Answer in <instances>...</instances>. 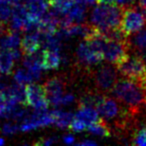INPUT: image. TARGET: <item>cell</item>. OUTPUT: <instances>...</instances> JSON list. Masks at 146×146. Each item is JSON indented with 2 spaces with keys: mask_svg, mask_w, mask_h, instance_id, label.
I'll return each instance as SVG.
<instances>
[{
  "mask_svg": "<svg viewBox=\"0 0 146 146\" xmlns=\"http://www.w3.org/2000/svg\"><path fill=\"white\" fill-rule=\"evenodd\" d=\"M111 94L134 114L139 113L146 106V85L129 78L117 80Z\"/></svg>",
  "mask_w": 146,
  "mask_h": 146,
  "instance_id": "obj_1",
  "label": "cell"
},
{
  "mask_svg": "<svg viewBox=\"0 0 146 146\" xmlns=\"http://www.w3.org/2000/svg\"><path fill=\"white\" fill-rule=\"evenodd\" d=\"M123 7L114 4L99 3L92 10L90 23L99 31L120 27Z\"/></svg>",
  "mask_w": 146,
  "mask_h": 146,
  "instance_id": "obj_2",
  "label": "cell"
},
{
  "mask_svg": "<svg viewBox=\"0 0 146 146\" xmlns=\"http://www.w3.org/2000/svg\"><path fill=\"white\" fill-rule=\"evenodd\" d=\"M118 72L125 78L146 85V61L140 55H127L115 65Z\"/></svg>",
  "mask_w": 146,
  "mask_h": 146,
  "instance_id": "obj_3",
  "label": "cell"
},
{
  "mask_svg": "<svg viewBox=\"0 0 146 146\" xmlns=\"http://www.w3.org/2000/svg\"><path fill=\"white\" fill-rule=\"evenodd\" d=\"M146 26V15L144 10L138 6L123 7L120 28L127 36L138 32Z\"/></svg>",
  "mask_w": 146,
  "mask_h": 146,
  "instance_id": "obj_4",
  "label": "cell"
},
{
  "mask_svg": "<svg viewBox=\"0 0 146 146\" xmlns=\"http://www.w3.org/2000/svg\"><path fill=\"white\" fill-rule=\"evenodd\" d=\"M118 70L114 64H103L92 72V79L98 92H111L118 80Z\"/></svg>",
  "mask_w": 146,
  "mask_h": 146,
  "instance_id": "obj_5",
  "label": "cell"
},
{
  "mask_svg": "<svg viewBox=\"0 0 146 146\" xmlns=\"http://www.w3.org/2000/svg\"><path fill=\"white\" fill-rule=\"evenodd\" d=\"M76 59L78 64L84 68L97 65L104 60L102 51L86 39L78 45L76 50Z\"/></svg>",
  "mask_w": 146,
  "mask_h": 146,
  "instance_id": "obj_6",
  "label": "cell"
},
{
  "mask_svg": "<svg viewBox=\"0 0 146 146\" xmlns=\"http://www.w3.org/2000/svg\"><path fill=\"white\" fill-rule=\"evenodd\" d=\"M21 122V125H19L20 131L27 132L54 124V117L52 112L47 109H34L33 113L28 115Z\"/></svg>",
  "mask_w": 146,
  "mask_h": 146,
  "instance_id": "obj_7",
  "label": "cell"
},
{
  "mask_svg": "<svg viewBox=\"0 0 146 146\" xmlns=\"http://www.w3.org/2000/svg\"><path fill=\"white\" fill-rule=\"evenodd\" d=\"M130 46L129 43L122 42V41H115L106 39L103 45V59L108 63L116 65L122 59H124L128 55V50Z\"/></svg>",
  "mask_w": 146,
  "mask_h": 146,
  "instance_id": "obj_8",
  "label": "cell"
},
{
  "mask_svg": "<svg viewBox=\"0 0 146 146\" xmlns=\"http://www.w3.org/2000/svg\"><path fill=\"white\" fill-rule=\"evenodd\" d=\"M48 103L54 107L60 106V100L66 89V80L60 76H54L47 79L43 84Z\"/></svg>",
  "mask_w": 146,
  "mask_h": 146,
  "instance_id": "obj_9",
  "label": "cell"
},
{
  "mask_svg": "<svg viewBox=\"0 0 146 146\" xmlns=\"http://www.w3.org/2000/svg\"><path fill=\"white\" fill-rule=\"evenodd\" d=\"M26 105L34 109H47L48 100L42 85L29 83L25 85Z\"/></svg>",
  "mask_w": 146,
  "mask_h": 146,
  "instance_id": "obj_10",
  "label": "cell"
},
{
  "mask_svg": "<svg viewBox=\"0 0 146 146\" xmlns=\"http://www.w3.org/2000/svg\"><path fill=\"white\" fill-rule=\"evenodd\" d=\"M20 56L21 51L19 48L0 51V73L9 75L13 70L15 61L19 60Z\"/></svg>",
  "mask_w": 146,
  "mask_h": 146,
  "instance_id": "obj_11",
  "label": "cell"
},
{
  "mask_svg": "<svg viewBox=\"0 0 146 146\" xmlns=\"http://www.w3.org/2000/svg\"><path fill=\"white\" fill-rule=\"evenodd\" d=\"M29 13L25 5L18 4L12 6V12L10 16V29L15 31H23L25 24L29 19Z\"/></svg>",
  "mask_w": 146,
  "mask_h": 146,
  "instance_id": "obj_12",
  "label": "cell"
},
{
  "mask_svg": "<svg viewBox=\"0 0 146 146\" xmlns=\"http://www.w3.org/2000/svg\"><path fill=\"white\" fill-rule=\"evenodd\" d=\"M41 46H42V42H41V37L39 32L27 33L21 39L20 50L25 56L34 54L35 52L39 51Z\"/></svg>",
  "mask_w": 146,
  "mask_h": 146,
  "instance_id": "obj_13",
  "label": "cell"
},
{
  "mask_svg": "<svg viewBox=\"0 0 146 146\" xmlns=\"http://www.w3.org/2000/svg\"><path fill=\"white\" fill-rule=\"evenodd\" d=\"M63 61L60 50H52V49L43 48L41 51V62H42L43 70H54L59 68Z\"/></svg>",
  "mask_w": 146,
  "mask_h": 146,
  "instance_id": "obj_14",
  "label": "cell"
},
{
  "mask_svg": "<svg viewBox=\"0 0 146 146\" xmlns=\"http://www.w3.org/2000/svg\"><path fill=\"white\" fill-rule=\"evenodd\" d=\"M21 38L18 31L9 28L6 33L0 36V50H12L20 48Z\"/></svg>",
  "mask_w": 146,
  "mask_h": 146,
  "instance_id": "obj_15",
  "label": "cell"
},
{
  "mask_svg": "<svg viewBox=\"0 0 146 146\" xmlns=\"http://www.w3.org/2000/svg\"><path fill=\"white\" fill-rule=\"evenodd\" d=\"M23 4L26 7L29 16L35 19H39L48 10L47 0H24Z\"/></svg>",
  "mask_w": 146,
  "mask_h": 146,
  "instance_id": "obj_16",
  "label": "cell"
},
{
  "mask_svg": "<svg viewBox=\"0 0 146 146\" xmlns=\"http://www.w3.org/2000/svg\"><path fill=\"white\" fill-rule=\"evenodd\" d=\"M104 95L98 91H87L82 94L78 100V107H91L97 109L98 105L102 101Z\"/></svg>",
  "mask_w": 146,
  "mask_h": 146,
  "instance_id": "obj_17",
  "label": "cell"
},
{
  "mask_svg": "<svg viewBox=\"0 0 146 146\" xmlns=\"http://www.w3.org/2000/svg\"><path fill=\"white\" fill-rule=\"evenodd\" d=\"M128 43L130 47L146 57V26L140 31L132 34V38H128Z\"/></svg>",
  "mask_w": 146,
  "mask_h": 146,
  "instance_id": "obj_18",
  "label": "cell"
},
{
  "mask_svg": "<svg viewBox=\"0 0 146 146\" xmlns=\"http://www.w3.org/2000/svg\"><path fill=\"white\" fill-rule=\"evenodd\" d=\"M74 117L79 119L80 121H82L83 123H85L88 127L90 124L94 123V122H96L97 120H99L100 116L95 108L78 107L77 112L74 114Z\"/></svg>",
  "mask_w": 146,
  "mask_h": 146,
  "instance_id": "obj_19",
  "label": "cell"
},
{
  "mask_svg": "<svg viewBox=\"0 0 146 146\" xmlns=\"http://www.w3.org/2000/svg\"><path fill=\"white\" fill-rule=\"evenodd\" d=\"M53 117H54V124L57 127L61 129H66L69 128L70 123L73 119V114L68 111H63V110L55 109L52 110Z\"/></svg>",
  "mask_w": 146,
  "mask_h": 146,
  "instance_id": "obj_20",
  "label": "cell"
},
{
  "mask_svg": "<svg viewBox=\"0 0 146 146\" xmlns=\"http://www.w3.org/2000/svg\"><path fill=\"white\" fill-rule=\"evenodd\" d=\"M86 130H88L90 133L94 134V135L101 136V137H107V136L111 135L110 126L108 125L107 122H105L101 118H99V120H97L94 123L90 124Z\"/></svg>",
  "mask_w": 146,
  "mask_h": 146,
  "instance_id": "obj_21",
  "label": "cell"
},
{
  "mask_svg": "<svg viewBox=\"0 0 146 146\" xmlns=\"http://www.w3.org/2000/svg\"><path fill=\"white\" fill-rule=\"evenodd\" d=\"M13 79L16 83L21 85H26V84L32 83L33 80L32 75L30 74L26 68H19L13 73Z\"/></svg>",
  "mask_w": 146,
  "mask_h": 146,
  "instance_id": "obj_22",
  "label": "cell"
},
{
  "mask_svg": "<svg viewBox=\"0 0 146 146\" xmlns=\"http://www.w3.org/2000/svg\"><path fill=\"white\" fill-rule=\"evenodd\" d=\"M12 6L8 0H0V21L7 22L10 19Z\"/></svg>",
  "mask_w": 146,
  "mask_h": 146,
  "instance_id": "obj_23",
  "label": "cell"
},
{
  "mask_svg": "<svg viewBox=\"0 0 146 146\" xmlns=\"http://www.w3.org/2000/svg\"><path fill=\"white\" fill-rule=\"evenodd\" d=\"M132 143L139 146H146V126H142L134 131Z\"/></svg>",
  "mask_w": 146,
  "mask_h": 146,
  "instance_id": "obj_24",
  "label": "cell"
},
{
  "mask_svg": "<svg viewBox=\"0 0 146 146\" xmlns=\"http://www.w3.org/2000/svg\"><path fill=\"white\" fill-rule=\"evenodd\" d=\"M20 131L19 129V125H17L14 122H6L2 125L1 128V132L4 135H12V134L16 133V132Z\"/></svg>",
  "mask_w": 146,
  "mask_h": 146,
  "instance_id": "obj_25",
  "label": "cell"
},
{
  "mask_svg": "<svg viewBox=\"0 0 146 146\" xmlns=\"http://www.w3.org/2000/svg\"><path fill=\"white\" fill-rule=\"evenodd\" d=\"M58 139L57 137H42L39 140L34 142V145H39V146H48V145H52V144L57 143Z\"/></svg>",
  "mask_w": 146,
  "mask_h": 146,
  "instance_id": "obj_26",
  "label": "cell"
},
{
  "mask_svg": "<svg viewBox=\"0 0 146 146\" xmlns=\"http://www.w3.org/2000/svg\"><path fill=\"white\" fill-rule=\"evenodd\" d=\"M75 100V97L74 95L71 93H66V94H63V96L61 97V100H60V105L61 106H66V105H69L71 104L73 101Z\"/></svg>",
  "mask_w": 146,
  "mask_h": 146,
  "instance_id": "obj_27",
  "label": "cell"
},
{
  "mask_svg": "<svg viewBox=\"0 0 146 146\" xmlns=\"http://www.w3.org/2000/svg\"><path fill=\"white\" fill-rule=\"evenodd\" d=\"M62 140L65 144H67V145H71V144L75 143V138H74L73 135H71V134H66V135H64L62 138Z\"/></svg>",
  "mask_w": 146,
  "mask_h": 146,
  "instance_id": "obj_28",
  "label": "cell"
},
{
  "mask_svg": "<svg viewBox=\"0 0 146 146\" xmlns=\"http://www.w3.org/2000/svg\"><path fill=\"white\" fill-rule=\"evenodd\" d=\"M76 145H78V146H96L97 145V142L94 141V140L86 139V140H82V141L76 143Z\"/></svg>",
  "mask_w": 146,
  "mask_h": 146,
  "instance_id": "obj_29",
  "label": "cell"
},
{
  "mask_svg": "<svg viewBox=\"0 0 146 146\" xmlns=\"http://www.w3.org/2000/svg\"><path fill=\"white\" fill-rule=\"evenodd\" d=\"M74 2L76 3H79V4H82L84 6H91L93 5L94 3L96 2V0H74Z\"/></svg>",
  "mask_w": 146,
  "mask_h": 146,
  "instance_id": "obj_30",
  "label": "cell"
},
{
  "mask_svg": "<svg viewBox=\"0 0 146 146\" xmlns=\"http://www.w3.org/2000/svg\"><path fill=\"white\" fill-rule=\"evenodd\" d=\"M134 2V0H115V3H117L119 6L121 7H126L131 5Z\"/></svg>",
  "mask_w": 146,
  "mask_h": 146,
  "instance_id": "obj_31",
  "label": "cell"
},
{
  "mask_svg": "<svg viewBox=\"0 0 146 146\" xmlns=\"http://www.w3.org/2000/svg\"><path fill=\"white\" fill-rule=\"evenodd\" d=\"M6 22H3V21H0V36H2L4 33H6L9 30V28L7 27V25L5 24Z\"/></svg>",
  "mask_w": 146,
  "mask_h": 146,
  "instance_id": "obj_32",
  "label": "cell"
},
{
  "mask_svg": "<svg viewBox=\"0 0 146 146\" xmlns=\"http://www.w3.org/2000/svg\"><path fill=\"white\" fill-rule=\"evenodd\" d=\"M96 2L103 3V4H114L115 0H96Z\"/></svg>",
  "mask_w": 146,
  "mask_h": 146,
  "instance_id": "obj_33",
  "label": "cell"
},
{
  "mask_svg": "<svg viewBox=\"0 0 146 146\" xmlns=\"http://www.w3.org/2000/svg\"><path fill=\"white\" fill-rule=\"evenodd\" d=\"M139 1V5L141 8H146V0H138Z\"/></svg>",
  "mask_w": 146,
  "mask_h": 146,
  "instance_id": "obj_34",
  "label": "cell"
},
{
  "mask_svg": "<svg viewBox=\"0 0 146 146\" xmlns=\"http://www.w3.org/2000/svg\"><path fill=\"white\" fill-rule=\"evenodd\" d=\"M3 144H5V139L3 137H1V136H0V146L3 145Z\"/></svg>",
  "mask_w": 146,
  "mask_h": 146,
  "instance_id": "obj_35",
  "label": "cell"
},
{
  "mask_svg": "<svg viewBox=\"0 0 146 146\" xmlns=\"http://www.w3.org/2000/svg\"><path fill=\"white\" fill-rule=\"evenodd\" d=\"M2 82H3V80L0 78V87H1V85H2Z\"/></svg>",
  "mask_w": 146,
  "mask_h": 146,
  "instance_id": "obj_36",
  "label": "cell"
},
{
  "mask_svg": "<svg viewBox=\"0 0 146 146\" xmlns=\"http://www.w3.org/2000/svg\"><path fill=\"white\" fill-rule=\"evenodd\" d=\"M144 12H145V15H146V8H144Z\"/></svg>",
  "mask_w": 146,
  "mask_h": 146,
  "instance_id": "obj_37",
  "label": "cell"
},
{
  "mask_svg": "<svg viewBox=\"0 0 146 146\" xmlns=\"http://www.w3.org/2000/svg\"><path fill=\"white\" fill-rule=\"evenodd\" d=\"M145 108H146V106H145Z\"/></svg>",
  "mask_w": 146,
  "mask_h": 146,
  "instance_id": "obj_38",
  "label": "cell"
}]
</instances>
